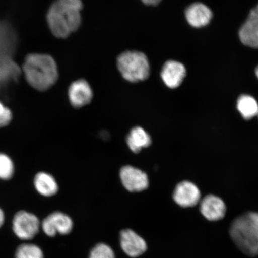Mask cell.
<instances>
[{
	"instance_id": "25",
	"label": "cell",
	"mask_w": 258,
	"mask_h": 258,
	"mask_svg": "<svg viewBox=\"0 0 258 258\" xmlns=\"http://www.w3.org/2000/svg\"></svg>"
},
{
	"instance_id": "11",
	"label": "cell",
	"mask_w": 258,
	"mask_h": 258,
	"mask_svg": "<svg viewBox=\"0 0 258 258\" xmlns=\"http://www.w3.org/2000/svg\"><path fill=\"white\" fill-rule=\"evenodd\" d=\"M120 242L122 250L132 257L141 255L147 250V243L143 238L128 229L121 231Z\"/></svg>"
},
{
	"instance_id": "12",
	"label": "cell",
	"mask_w": 258,
	"mask_h": 258,
	"mask_svg": "<svg viewBox=\"0 0 258 258\" xmlns=\"http://www.w3.org/2000/svg\"><path fill=\"white\" fill-rule=\"evenodd\" d=\"M186 76V69L183 64L175 60H169L164 63L161 72L163 82L170 89L179 87Z\"/></svg>"
},
{
	"instance_id": "10",
	"label": "cell",
	"mask_w": 258,
	"mask_h": 258,
	"mask_svg": "<svg viewBox=\"0 0 258 258\" xmlns=\"http://www.w3.org/2000/svg\"><path fill=\"white\" fill-rule=\"evenodd\" d=\"M69 96L71 104L74 107H82L92 101L93 92L91 87L85 80H77L71 85Z\"/></svg>"
},
{
	"instance_id": "14",
	"label": "cell",
	"mask_w": 258,
	"mask_h": 258,
	"mask_svg": "<svg viewBox=\"0 0 258 258\" xmlns=\"http://www.w3.org/2000/svg\"><path fill=\"white\" fill-rule=\"evenodd\" d=\"M212 16L211 10L201 3H196L190 5L185 12L187 21L195 28L207 25L211 21Z\"/></svg>"
},
{
	"instance_id": "19",
	"label": "cell",
	"mask_w": 258,
	"mask_h": 258,
	"mask_svg": "<svg viewBox=\"0 0 258 258\" xmlns=\"http://www.w3.org/2000/svg\"><path fill=\"white\" fill-rule=\"evenodd\" d=\"M16 258H44L43 251L33 244H24L18 248Z\"/></svg>"
},
{
	"instance_id": "6",
	"label": "cell",
	"mask_w": 258,
	"mask_h": 258,
	"mask_svg": "<svg viewBox=\"0 0 258 258\" xmlns=\"http://www.w3.org/2000/svg\"><path fill=\"white\" fill-rule=\"evenodd\" d=\"M120 175L122 185L128 191H143L149 185L147 174L136 167L124 166L121 169Z\"/></svg>"
},
{
	"instance_id": "23",
	"label": "cell",
	"mask_w": 258,
	"mask_h": 258,
	"mask_svg": "<svg viewBox=\"0 0 258 258\" xmlns=\"http://www.w3.org/2000/svg\"><path fill=\"white\" fill-rule=\"evenodd\" d=\"M5 220V217L4 212H3V210L0 208V228H1L3 224H4Z\"/></svg>"
},
{
	"instance_id": "17",
	"label": "cell",
	"mask_w": 258,
	"mask_h": 258,
	"mask_svg": "<svg viewBox=\"0 0 258 258\" xmlns=\"http://www.w3.org/2000/svg\"><path fill=\"white\" fill-rule=\"evenodd\" d=\"M237 108L242 117L246 120H250L258 115V103L250 95L240 96L237 100Z\"/></svg>"
},
{
	"instance_id": "7",
	"label": "cell",
	"mask_w": 258,
	"mask_h": 258,
	"mask_svg": "<svg viewBox=\"0 0 258 258\" xmlns=\"http://www.w3.org/2000/svg\"><path fill=\"white\" fill-rule=\"evenodd\" d=\"M42 228L48 236H55L57 233L69 234L72 231L73 223L69 216L56 212L48 216L42 222Z\"/></svg>"
},
{
	"instance_id": "9",
	"label": "cell",
	"mask_w": 258,
	"mask_h": 258,
	"mask_svg": "<svg viewBox=\"0 0 258 258\" xmlns=\"http://www.w3.org/2000/svg\"><path fill=\"white\" fill-rule=\"evenodd\" d=\"M241 43L245 46L258 48V5L251 10L239 31Z\"/></svg>"
},
{
	"instance_id": "8",
	"label": "cell",
	"mask_w": 258,
	"mask_h": 258,
	"mask_svg": "<svg viewBox=\"0 0 258 258\" xmlns=\"http://www.w3.org/2000/svg\"><path fill=\"white\" fill-rule=\"evenodd\" d=\"M201 198L198 187L189 181L179 183L173 193L174 201L182 208L193 207L200 202Z\"/></svg>"
},
{
	"instance_id": "20",
	"label": "cell",
	"mask_w": 258,
	"mask_h": 258,
	"mask_svg": "<svg viewBox=\"0 0 258 258\" xmlns=\"http://www.w3.org/2000/svg\"><path fill=\"white\" fill-rule=\"evenodd\" d=\"M89 258H115L114 251L107 244L100 243L93 248Z\"/></svg>"
},
{
	"instance_id": "15",
	"label": "cell",
	"mask_w": 258,
	"mask_h": 258,
	"mask_svg": "<svg viewBox=\"0 0 258 258\" xmlns=\"http://www.w3.org/2000/svg\"><path fill=\"white\" fill-rule=\"evenodd\" d=\"M34 185L36 191L44 197L53 196L58 191L56 180L46 172H41L35 176Z\"/></svg>"
},
{
	"instance_id": "2",
	"label": "cell",
	"mask_w": 258,
	"mask_h": 258,
	"mask_svg": "<svg viewBox=\"0 0 258 258\" xmlns=\"http://www.w3.org/2000/svg\"><path fill=\"white\" fill-rule=\"evenodd\" d=\"M83 8L82 0H56L48 9L47 21L57 38H66L80 27Z\"/></svg>"
},
{
	"instance_id": "5",
	"label": "cell",
	"mask_w": 258,
	"mask_h": 258,
	"mask_svg": "<svg viewBox=\"0 0 258 258\" xmlns=\"http://www.w3.org/2000/svg\"><path fill=\"white\" fill-rule=\"evenodd\" d=\"M39 219L31 213L21 211L13 219V230L21 240H28L33 238L40 230Z\"/></svg>"
},
{
	"instance_id": "4",
	"label": "cell",
	"mask_w": 258,
	"mask_h": 258,
	"mask_svg": "<svg viewBox=\"0 0 258 258\" xmlns=\"http://www.w3.org/2000/svg\"><path fill=\"white\" fill-rule=\"evenodd\" d=\"M117 67L122 77L132 83L147 80L150 76V67L148 58L138 51H127L117 58Z\"/></svg>"
},
{
	"instance_id": "24",
	"label": "cell",
	"mask_w": 258,
	"mask_h": 258,
	"mask_svg": "<svg viewBox=\"0 0 258 258\" xmlns=\"http://www.w3.org/2000/svg\"><path fill=\"white\" fill-rule=\"evenodd\" d=\"M255 74H256V76L257 77V78L258 79V66L257 67V68L256 69Z\"/></svg>"
},
{
	"instance_id": "1",
	"label": "cell",
	"mask_w": 258,
	"mask_h": 258,
	"mask_svg": "<svg viewBox=\"0 0 258 258\" xmlns=\"http://www.w3.org/2000/svg\"><path fill=\"white\" fill-rule=\"evenodd\" d=\"M21 69L26 82L37 91L49 89L56 83L59 76L56 61L47 54H27Z\"/></svg>"
},
{
	"instance_id": "21",
	"label": "cell",
	"mask_w": 258,
	"mask_h": 258,
	"mask_svg": "<svg viewBox=\"0 0 258 258\" xmlns=\"http://www.w3.org/2000/svg\"><path fill=\"white\" fill-rule=\"evenodd\" d=\"M13 120V112L0 101V128L7 127Z\"/></svg>"
},
{
	"instance_id": "22",
	"label": "cell",
	"mask_w": 258,
	"mask_h": 258,
	"mask_svg": "<svg viewBox=\"0 0 258 258\" xmlns=\"http://www.w3.org/2000/svg\"><path fill=\"white\" fill-rule=\"evenodd\" d=\"M142 1L148 6H156L159 4L161 0H142Z\"/></svg>"
},
{
	"instance_id": "13",
	"label": "cell",
	"mask_w": 258,
	"mask_h": 258,
	"mask_svg": "<svg viewBox=\"0 0 258 258\" xmlns=\"http://www.w3.org/2000/svg\"><path fill=\"white\" fill-rule=\"evenodd\" d=\"M201 212L208 220L217 221L224 217L226 206L221 198L214 195H208L201 202Z\"/></svg>"
},
{
	"instance_id": "3",
	"label": "cell",
	"mask_w": 258,
	"mask_h": 258,
	"mask_svg": "<svg viewBox=\"0 0 258 258\" xmlns=\"http://www.w3.org/2000/svg\"><path fill=\"white\" fill-rule=\"evenodd\" d=\"M230 235L242 252L250 256L258 255V213H247L235 219Z\"/></svg>"
},
{
	"instance_id": "18",
	"label": "cell",
	"mask_w": 258,
	"mask_h": 258,
	"mask_svg": "<svg viewBox=\"0 0 258 258\" xmlns=\"http://www.w3.org/2000/svg\"><path fill=\"white\" fill-rule=\"evenodd\" d=\"M15 172V164L11 158L8 154L0 153V179L11 180Z\"/></svg>"
},
{
	"instance_id": "16",
	"label": "cell",
	"mask_w": 258,
	"mask_h": 258,
	"mask_svg": "<svg viewBox=\"0 0 258 258\" xmlns=\"http://www.w3.org/2000/svg\"><path fill=\"white\" fill-rule=\"evenodd\" d=\"M127 144L132 152L138 153L143 148L151 144L150 135L143 128L136 127L132 129L127 137Z\"/></svg>"
}]
</instances>
